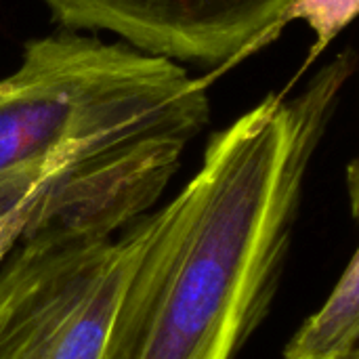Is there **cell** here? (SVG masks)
Instances as JSON below:
<instances>
[{"label": "cell", "mask_w": 359, "mask_h": 359, "mask_svg": "<svg viewBox=\"0 0 359 359\" xmlns=\"http://www.w3.org/2000/svg\"><path fill=\"white\" fill-rule=\"evenodd\" d=\"M358 11V0H292L278 23L288 19H307L318 32V44L313 46V57L320 55L341 27H345Z\"/></svg>", "instance_id": "7"}, {"label": "cell", "mask_w": 359, "mask_h": 359, "mask_svg": "<svg viewBox=\"0 0 359 359\" xmlns=\"http://www.w3.org/2000/svg\"><path fill=\"white\" fill-rule=\"evenodd\" d=\"M74 32H109L170 61L231 63L255 48L292 0H42Z\"/></svg>", "instance_id": "4"}, {"label": "cell", "mask_w": 359, "mask_h": 359, "mask_svg": "<svg viewBox=\"0 0 359 359\" xmlns=\"http://www.w3.org/2000/svg\"><path fill=\"white\" fill-rule=\"evenodd\" d=\"M50 223L84 227V223L74 215V210L57 196L29 198L0 212V261L15 248V244L23 236Z\"/></svg>", "instance_id": "6"}, {"label": "cell", "mask_w": 359, "mask_h": 359, "mask_svg": "<svg viewBox=\"0 0 359 359\" xmlns=\"http://www.w3.org/2000/svg\"><path fill=\"white\" fill-rule=\"evenodd\" d=\"M210 80L124 42L61 29L0 78V212L61 198L116 233L149 212L210 122Z\"/></svg>", "instance_id": "2"}, {"label": "cell", "mask_w": 359, "mask_h": 359, "mask_svg": "<svg viewBox=\"0 0 359 359\" xmlns=\"http://www.w3.org/2000/svg\"><path fill=\"white\" fill-rule=\"evenodd\" d=\"M355 74L343 50L307 86L217 130L198 172L154 210L101 359H233L276 301L320 145Z\"/></svg>", "instance_id": "1"}, {"label": "cell", "mask_w": 359, "mask_h": 359, "mask_svg": "<svg viewBox=\"0 0 359 359\" xmlns=\"http://www.w3.org/2000/svg\"><path fill=\"white\" fill-rule=\"evenodd\" d=\"M284 359H359V257L351 255L326 303L292 334Z\"/></svg>", "instance_id": "5"}, {"label": "cell", "mask_w": 359, "mask_h": 359, "mask_svg": "<svg viewBox=\"0 0 359 359\" xmlns=\"http://www.w3.org/2000/svg\"><path fill=\"white\" fill-rule=\"evenodd\" d=\"M154 208L116 233L50 223L0 261V359H101Z\"/></svg>", "instance_id": "3"}]
</instances>
